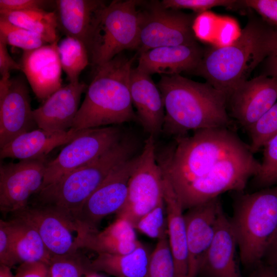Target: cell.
<instances>
[{
	"instance_id": "6da1fadb",
	"label": "cell",
	"mask_w": 277,
	"mask_h": 277,
	"mask_svg": "<svg viewBox=\"0 0 277 277\" xmlns=\"http://www.w3.org/2000/svg\"><path fill=\"white\" fill-rule=\"evenodd\" d=\"M253 154L227 128L196 130L156 153L184 210L227 191H242L261 167Z\"/></svg>"
},
{
	"instance_id": "7a4b0ae2",
	"label": "cell",
	"mask_w": 277,
	"mask_h": 277,
	"mask_svg": "<svg viewBox=\"0 0 277 277\" xmlns=\"http://www.w3.org/2000/svg\"><path fill=\"white\" fill-rule=\"evenodd\" d=\"M157 86L165 111L162 132L167 135L177 138L190 131L231 126L227 95L208 83L162 75Z\"/></svg>"
},
{
	"instance_id": "3957f363",
	"label": "cell",
	"mask_w": 277,
	"mask_h": 277,
	"mask_svg": "<svg viewBox=\"0 0 277 277\" xmlns=\"http://www.w3.org/2000/svg\"><path fill=\"white\" fill-rule=\"evenodd\" d=\"M275 28L250 13L239 36L230 45L204 49L194 72L228 96L240 83L247 80L273 47Z\"/></svg>"
},
{
	"instance_id": "277c9868",
	"label": "cell",
	"mask_w": 277,
	"mask_h": 277,
	"mask_svg": "<svg viewBox=\"0 0 277 277\" xmlns=\"http://www.w3.org/2000/svg\"><path fill=\"white\" fill-rule=\"evenodd\" d=\"M135 57L120 54L98 65L87 87L72 128L77 130L137 122L130 91V76Z\"/></svg>"
},
{
	"instance_id": "5b68a950",
	"label": "cell",
	"mask_w": 277,
	"mask_h": 277,
	"mask_svg": "<svg viewBox=\"0 0 277 277\" xmlns=\"http://www.w3.org/2000/svg\"><path fill=\"white\" fill-rule=\"evenodd\" d=\"M135 145L124 137L101 156L42 188L34 205L51 208L73 222L86 200L117 167L135 156Z\"/></svg>"
},
{
	"instance_id": "8992f818",
	"label": "cell",
	"mask_w": 277,
	"mask_h": 277,
	"mask_svg": "<svg viewBox=\"0 0 277 277\" xmlns=\"http://www.w3.org/2000/svg\"><path fill=\"white\" fill-rule=\"evenodd\" d=\"M230 220L242 264L256 266L277 231V185L241 194Z\"/></svg>"
},
{
	"instance_id": "52a82bcc",
	"label": "cell",
	"mask_w": 277,
	"mask_h": 277,
	"mask_svg": "<svg viewBox=\"0 0 277 277\" xmlns=\"http://www.w3.org/2000/svg\"><path fill=\"white\" fill-rule=\"evenodd\" d=\"M141 1H113L97 12L88 45L95 67L113 58L125 49H137Z\"/></svg>"
},
{
	"instance_id": "ba28073f",
	"label": "cell",
	"mask_w": 277,
	"mask_h": 277,
	"mask_svg": "<svg viewBox=\"0 0 277 277\" xmlns=\"http://www.w3.org/2000/svg\"><path fill=\"white\" fill-rule=\"evenodd\" d=\"M155 137L149 135L130 176L126 202L116 213L135 226L163 199V176L156 160Z\"/></svg>"
},
{
	"instance_id": "9c48e42d",
	"label": "cell",
	"mask_w": 277,
	"mask_h": 277,
	"mask_svg": "<svg viewBox=\"0 0 277 277\" xmlns=\"http://www.w3.org/2000/svg\"><path fill=\"white\" fill-rule=\"evenodd\" d=\"M196 15L165 8L161 2H151L145 10L140 11L138 52L197 43L193 30Z\"/></svg>"
},
{
	"instance_id": "30bf717a",
	"label": "cell",
	"mask_w": 277,
	"mask_h": 277,
	"mask_svg": "<svg viewBox=\"0 0 277 277\" xmlns=\"http://www.w3.org/2000/svg\"><path fill=\"white\" fill-rule=\"evenodd\" d=\"M124 137L120 125L83 130L65 145L54 159L48 161L42 189L94 161Z\"/></svg>"
},
{
	"instance_id": "8fae6325",
	"label": "cell",
	"mask_w": 277,
	"mask_h": 277,
	"mask_svg": "<svg viewBox=\"0 0 277 277\" xmlns=\"http://www.w3.org/2000/svg\"><path fill=\"white\" fill-rule=\"evenodd\" d=\"M137 156L135 155L115 168L88 197L73 218L76 233L97 231V226L105 217L122 208Z\"/></svg>"
},
{
	"instance_id": "7c38bea8",
	"label": "cell",
	"mask_w": 277,
	"mask_h": 277,
	"mask_svg": "<svg viewBox=\"0 0 277 277\" xmlns=\"http://www.w3.org/2000/svg\"><path fill=\"white\" fill-rule=\"evenodd\" d=\"M47 158L1 163L0 166V210L15 213L28 206L30 197L42 189Z\"/></svg>"
},
{
	"instance_id": "4fadbf2b",
	"label": "cell",
	"mask_w": 277,
	"mask_h": 277,
	"mask_svg": "<svg viewBox=\"0 0 277 277\" xmlns=\"http://www.w3.org/2000/svg\"><path fill=\"white\" fill-rule=\"evenodd\" d=\"M277 101V80L262 74L238 85L227 98L230 115L247 131Z\"/></svg>"
},
{
	"instance_id": "5bb4252c",
	"label": "cell",
	"mask_w": 277,
	"mask_h": 277,
	"mask_svg": "<svg viewBox=\"0 0 277 277\" xmlns=\"http://www.w3.org/2000/svg\"><path fill=\"white\" fill-rule=\"evenodd\" d=\"M13 214L35 228L52 255L74 253L80 249L72 234L74 224L55 210L33 205Z\"/></svg>"
},
{
	"instance_id": "9a60e30c",
	"label": "cell",
	"mask_w": 277,
	"mask_h": 277,
	"mask_svg": "<svg viewBox=\"0 0 277 277\" xmlns=\"http://www.w3.org/2000/svg\"><path fill=\"white\" fill-rule=\"evenodd\" d=\"M219 197L187 210L184 213L188 249L187 277H196L202 261L214 238L222 209Z\"/></svg>"
},
{
	"instance_id": "2e32d148",
	"label": "cell",
	"mask_w": 277,
	"mask_h": 277,
	"mask_svg": "<svg viewBox=\"0 0 277 277\" xmlns=\"http://www.w3.org/2000/svg\"><path fill=\"white\" fill-rule=\"evenodd\" d=\"M58 41L38 48L23 51L21 70L36 96L45 101L62 86V66Z\"/></svg>"
},
{
	"instance_id": "e0dca14e",
	"label": "cell",
	"mask_w": 277,
	"mask_h": 277,
	"mask_svg": "<svg viewBox=\"0 0 277 277\" xmlns=\"http://www.w3.org/2000/svg\"><path fill=\"white\" fill-rule=\"evenodd\" d=\"M29 90L22 77L12 78L9 90L0 101V148L19 135L35 129Z\"/></svg>"
},
{
	"instance_id": "ac0fdd59",
	"label": "cell",
	"mask_w": 277,
	"mask_h": 277,
	"mask_svg": "<svg viewBox=\"0 0 277 277\" xmlns=\"http://www.w3.org/2000/svg\"><path fill=\"white\" fill-rule=\"evenodd\" d=\"M237 241L231 220L221 210L212 242L201 264L202 277H242L236 261Z\"/></svg>"
},
{
	"instance_id": "d6986e66",
	"label": "cell",
	"mask_w": 277,
	"mask_h": 277,
	"mask_svg": "<svg viewBox=\"0 0 277 277\" xmlns=\"http://www.w3.org/2000/svg\"><path fill=\"white\" fill-rule=\"evenodd\" d=\"M87 87L82 82L69 83L51 94L33 111L38 128L52 131H64L72 128L81 96Z\"/></svg>"
},
{
	"instance_id": "ffe728a7",
	"label": "cell",
	"mask_w": 277,
	"mask_h": 277,
	"mask_svg": "<svg viewBox=\"0 0 277 277\" xmlns=\"http://www.w3.org/2000/svg\"><path fill=\"white\" fill-rule=\"evenodd\" d=\"M130 91L139 123L154 137L162 132L165 111L162 94L150 75L132 68Z\"/></svg>"
},
{
	"instance_id": "44dd1931",
	"label": "cell",
	"mask_w": 277,
	"mask_h": 277,
	"mask_svg": "<svg viewBox=\"0 0 277 277\" xmlns=\"http://www.w3.org/2000/svg\"><path fill=\"white\" fill-rule=\"evenodd\" d=\"M204 49L198 43L167 46L150 49L140 54L137 68L151 75L180 74L194 72L203 56Z\"/></svg>"
},
{
	"instance_id": "7402d4cb",
	"label": "cell",
	"mask_w": 277,
	"mask_h": 277,
	"mask_svg": "<svg viewBox=\"0 0 277 277\" xmlns=\"http://www.w3.org/2000/svg\"><path fill=\"white\" fill-rule=\"evenodd\" d=\"M83 131L73 128L64 131L34 129L19 135L1 148L0 157L20 161L46 157L54 148L68 144Z\"/></svg>"
},
{
	"instance_id": "603a6c76",
	"label": "cell",
	"mask_w": 277,
	"mask_h": 277,
	"mask_svg": "<svg viewBox=\"0 0 277 277\" xmlns=\"http://www.w3.org/2000/svg\"><path fill=\"white\" fill-rule=\"evenodd\" d=\"M135 228L126 219L116 220L102 231L79 232L76 241L79 248L98 253L124 254L132 252L140 244Z\"/></svg>"
},
{
	"instance_id": "cb8c5ba5",
	"label": "cell",
	"mask_w": 277,
	"mask_h": 277,
	"mask_svg": "<svg viewBox=\"0 0 277 277\" xmlns=\"http://www.w3.org/2000/svg\"><path fill=\"white\" fill-rule=\"evenodd\" d=\"M162 173L163 197L167 212L169 244L177 277H187L188 249L184 210L170 180L163 171Z\"/></svg>"
},
{
	"instance_id": "d4e9b609",
	"label": "cell",
	"mask_w": 277,
	"mask_h": 277,
	"mask_svg": "<svg viewBox=\"0 0 277 277\" xmlns=\"http://www.w3.org/2000/svg\"><path fill=\"white\" fill-rule=\"evenodd\" d=\"M55 3L58 29L66 36L81 41L87 48L95 16L98 10L105 5L104 2L57 0Z\"/></svg>"
},
{
	"instance_id": "484cf974",
	"label": "cell",
	"mask_w": 277,
	"mask_h": 277,
	"mask_svg": "<svg viewBox=\"0 0 277 277\" xmlns=\"http://www.w3.org/2000/svg\"><path fill=\"white\" fill-rule=\"evenodd\" d=\"M7 222L15 264L43 262L48 265L52 255L35 228L18 217Z\"/></svg>"
},
{
	"instance_id": "4316f807",
	"label": "cell",
	"mask_w": 277,
	"mask_h": 277,
	"mask_svg": "<svg viewBox=\"0 0 277 277\" xmlns=\"http://www.w3.org/2000/svg\"><path fill=\"white\" fill-rule=\"evenodd\" d=\"M151 253L140 243L129 253H98L91 261V267L93 272H103L116 277H146Z\"/></svg>"
},
{
	"instance_id": "83f0119b",
	"label": "cell",
	"mask_w": 277,
	"mask_h": 277,
	"mask_svg": "<svg viewBox=\"0 0 277 277\" xmlns=\"http://www.w3.org/2000/svg\"><path fill=\"white\" fill-rule=\"evenodd\" d=\"M0 17L40 35L48 44L58 41V25L54 11L43 9L21 11H0Z\"/></svg>"
},
{
	"instance_id": "f1b7e54d",
	"label": "cell",
	"mask_w": 277,
	"mask_h": 277,
	"mask_svg": "<svg viewBox=\"0 0 277 277\" xmlns=\"http://www.w3.org/2000/svg\"><path fill=\"white\" fill-rule=\"evenodd\" d=\"M57 49L62 69L69 83L78 82L81 73L89 64L86 45L76 38L66 36L58 43Z\"/></svg>"
},
{
	"instance_id": "f546056e",
	"label": "cell",
	"mask_w": 277,
	"mask_h": 277,
	"mask_svg": "<svg viewBox=\"0 0 277 277\" xmlns=\"http://www.w3.org/2000/svg\"><path fill=\"white\" fill-rule=\"evenodd\" d=\"M48 266L50 277H85L93 272L91 261L78 250L65 255H52Z\"/></svg>"
},
{
	"instance_id": "4dcf8cb0",
	"label": "cell",
	"mask_w": 277,
	"mask_h": 277,
	"mask_svg": "<svg viewBox=\"0 0 277 277\" xmlns=\"http://www.w3.org/2000/svg\"><path fill=\"white\" fill-rule=\"evenodd\" d=\"M0 40L23 51L33 50L49 44L38 34L15 25L1 17Z\"/></svg>"
},
{
	"instance_id": "1f68e13d",
	"label": "cell",
	"mask_w": 277,
	"mask_h": 277,
	"mask_svg": "<svg viewBox=\"0 0 277 277\" xmlns=\"http://www.w3.org/2000/svg\"><path fill=\"white\" fill-rule=\"evenodd\" d=\"M247 131L251 141L249 146L253 153L277 135V101Z\"/></svg>"
},
{
	"instance_id": "d6a6232c",
	"label": "cell",
	"mask_w": 277,
	"mask_h": 277,
	"mask_svg": "<svg viewBox=\"0 0 277 277\" xmlns=\"http://www.w3.org/2000/svg\"><path fill=\"white\" fill-rule=\"evenodd\" d=\"M146 277H177L168 236L159 240L151 252Z\"/></svg>"
},
{
	"instance_id": "836d02e7",
	"label": "cell",
	"mask_w": 277,
	"mask_h": 277,
	"mask_svg": "<svg viewBox=\"0 0 277 277\" xmlns=\"http://www.w3.org/2000/svg\"><path fill=\"white\" fill-rule=\"evenodd\" d=\"M134 228L147 236L158 240L168 236L167 212L164 197L155 208L139 220Z\"/></svg>"
},
{
	"instance_id": "e575fe53",
	"label": "cell",
	"mask_w": 277,
	"mask_h": 277,
	"mask_svg": "<svg viewBox=\"0 0 277 277\" xmlns=\"http://www.w3.org/2000/svg\"><path fill=\"white\" fill-rule=\"evenodd\" d=\"M263 148V157L260 170L253 177L255 185L263 189L277 183V135Z\"/></svg>"
},
{
	"instance_id": "d590c367",
	"label": "cell",
	"mask_w": 277,
	"mask_h": 277,
	"mask_svg": "<svg viewBox=\"0 0 277 277\" xmlns=\"http://www.w3.org/2000/svg\"><path fill=\"white\" fill-rule=\"evenodd\" d=\"M161 3L166 8L187 9L196 14L208 11L216 7H224L230 9L243 8L242 1L237 0H163Z\"/></svg>"
},
{
	"instance_id": "8d00e7d4",
	"label": "cell",
	"mask_w": 277,
	"mask_h": 277,
	"mask_svg": "<svg viewBox=\"0 0 277 277\" xmlns=\"http://www.w3.org/2000/svg\"><path fill=\"white\" fill-rule=\"evenodd\" d=\"M243 8L254 10L269 25L277 28V0H242Z\"/></svg>"
},
{
	"instance_id": "74e56055",
	"label": "cell",
	"mask_w": 277,
	"mask_h": 277,
	"mask_svg": "<svg viewBox=\"0 0 277 277\" xmlns=\"http://www.w3.org/2000/svg\"><path fill=\"white\" fill-rule=\"evenodd\" d=\"M0 264L10 268L16 265L7 221H0Z\"/></svg>"
},
{
	"instance_id": "f35d334b",
	"label": "cell",
	"mask_w": 277,
	"mask_h": 277,
	"mask_svg": "<svg viewBox=\"0 0 277 277\" xmlns=\"http://www.w3.org/2000/svg\"><path fill=\"white\" fill-rule=\"evenodd\" d=\"M49 1L43 0H0V11H21L43 9Z\"/></svg>"
},
{
	"instance_id": "ab89813d",
	"label": "cell",
	"mask_w": 277,
	"mask_h": 277,
	"mask_svg": "<svg viewBox=\"0 0 277 277\" xmlns=\"http://www.w3.org/2000/svg\"><path fill=\"white\" fill-rule=\"evenodd\" d=\"M14 277H50L48 265L43 262L20 264Z\"/></svg>"
},
{
	"instance_id": "60d3db41",
	"label": "cell",
	"mask_w": 277,
	"mask_h": 277,
	"mask_svg": "<svg viewBox=\"0 0 277 277\" xmlns=\"http://www.w3.org/2000/svg\"><path fill=\"white\" fill-rule=\"evenodd\" d=\"M7 44L0 40V73L1 76L10 73L12 70H21L19 63L16 62L8 53Z\"/></svg>"
},
{
	"instance_id": "b9f144b4",
	"label": "cell",
	"mask_w": 277,
	"mask_h": 277,
	"mask_svg": "<svg viewBox=\"0 0 277 277\" xmlns=\"http://www.w3.org/2000/svg\"><path fill=\"white\" fill-rule=\"evenodd\" d=\"M262 262L277 273V231L265 252Z\"/></svg>"
},
{
	"instance_id": "7bdbcfd3",
	"label": "cell",
	"mask_w": 277,
	"mask_h": 277,
	"mask_svg": "<svg viewBox=\"0 0 277 277\" xmlns=\"http://www.w3.org/2000/svg\"><path fill=\"white\" fill-rule=\"evenodd\" d=\"M275 28V36L273 47L269 56L265 59L266 72L265 75L277 80V28Z\"/></svg>"
},
{
	"instance_id": "ee69618b",
	"label": "cell",
	"mask_w": 277,
	"mask_h": 277,
	"mask_svg": "<svg viewBox=\"0 0 277 277\" xmlns=\"http://www.w3.org/2000/svg\"><path fill=\"white\" fill-rule=\"evenodd\" d=\"M249 277H277V273L262 262L255 266Z\"/></svg>"
},
{
	"instance_id": "f6af8a7d",
	"label": "cell",
	"mask_w": 277,
	"mask_h": 277,
	"mask_svg": "<svg viewBox=\"0 0 277 277\" xmlns=\"http://www.w3.org/2000/svg\"><path fill=\"white\" fill-rule=\"evenodd\" d=\"M12 78L10 73L1 76L0 80V101L3 100L8 92L11 84Z\"/></svg>"
},
{
	"instance_id": "bcb514c9",
	"label": "cell",
	"mask_w": 277,
	"mask_h": 277,
	"mask_svg": "<svg viewBox=\"0 0 277 277\" xmlns=\"http://www.w3.org/2000/svg\"><path fill=\"white\" fill-rule=\"evenodd\" d=\"M0 277H14L10 268L4 265H0Z\"/></svg>"
},
{
	"instance_id": "7dc6e473",
	"label": "cell",
	"mask_w": 277,
	"mask_h": 277,
	"mask_svg": "<svg viewBox=\"0 0 277 277\" xmlns=\"http://www.w3.org/2000/svg\"><path fill=\"white\" fill-rule=\"evenodd\" d=\"M85 277H101L96 274V272H93L86 275Z\"/></svg>"
}]
</instances>
